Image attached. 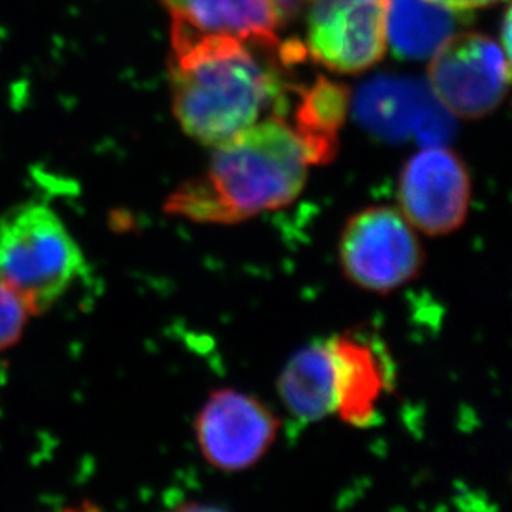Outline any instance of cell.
I'll list each match as a JSON object with an SVG mask.
<instances>
[{"mask_svg": "<svg viewBox=\"0 0 512 512\" xmlns=\"http://www.w3.org/2000/svg\"><path fill=\"white\" fill-rule=\"evenodd\" d=\"M309 166L292 126L272 115L214 146L208 173L179 184L165 211L193 223H242L294 203Z\"/></svg>", "mask_w": 512, "mask_h": 512, "instance_id": "1", "label": "cell"}, {"mask_svg": "<svg viewBox=\"0 0 512 512\" xmlns=\"http://www.w3.org/2000/svg\"><path fill=\"white\" fill-rule=\"evenodd\" d=\"M173 113L184 133L218 146L256 123L262 110L284 103L282 85L247 44L231 37H171Z\"/></svg>", "mask_w": 512, "mask_h": 512, "instance_id": "2", "label": "cell"}, {"mask_svg": "<svg viewBox=\"0 0 512 512\" xmlns=\"http://www.w3.org/2000/svg\"><path fill=\"white\" fill-rule=\"evenodd\" d=\"M83 271L82 249L54 209L30 201L0 216V281L30 315L52 309Z\"/></svg>", "mask_w": 512, "mask_h": 512, "instance_id": "3", "label": "cell"}, {"mask_svg": "<svg viewBox=\"0 0 512 512\" xmlns=\"http://www.w3.org/2000/svg\"><path fill=\"white\" fill-rule=\"evenodd\" d=\"M425 262L418 231L395 206H368L343 224L340 269L358 289L377 295L397 292L420 277Z\"/></svg>", "mask_w": 512, "mask_h": 512, "instance_id": "4", "label": "cell"}, {"mask_svg": "<svg viewBox=\"0 0 512 512\" xmlns=\"http://www.w3.org/2000/svg\"><path fill=\"white\" fill-rule=\"evenodd\" d=\"M398 209L428 237L450 236L468 221L473 181L468 166L445 145L421 146L401 168Z\"/></svg>", "mask_w": 512, "mask_h": 512, "instance_id": "5", "label": "cell"}, {"mask_svg": "<svg viewBox=\"0 0 512 512\" xmlns=\"http://www.w3.org/2000/svg\"><path fill=\"white\" fill-rule=\"evenodd\" d=\"M281 426V418L264 401L219 388L198 411L194 436L209 466L221 473H242L271 451Z\"/></svg>", "mask_w": 512, "mask_h": 512, "instance_id": "6", "label": "cell"}, {"mask_svg": "<svg viewBox=\"0 0 512 512\" xmlns=\"http://www.w3.org/2000/svg\"><path fill=\"white\" fill-rule=\"evenodd\" d=\"M353 112L368 133L392 143L445 145L456 128L450 110L430 85L413 77L382 75L368 80L358 88Z\"/></svg>", "mask_w": 512, "mask_h": 512, "instance_id": "7", "label": "cell"}, {"mask_svg": "<svg viewBox=\"0 0 512 512\" xmlns=\"http://www.w3.org/2000/svg\"><path fill=\"white\" fill-rule=\"evenodd\" d=\"M431 58V90L451 115L483 118L506 97L509 55L486 35H453Z\"/></svg>", "mask_w": 512, "mask_h": 512, "instance_id": "8", "label": "cell"}, {"mask_svg": "<svg viewBox=\"0 0 512 512\" xmlns=\"http://www.w3.org/2000/svg\"><path fill=\"white\" fill-rule=\"evenodd\" d=\"M309 9L307 50L332 72H365L385 54V0H314Z\"/></svg>", "mask_w": 512, "mask_h": 512, "instance_id": "9", "label": "cell"}, {"mask_svg": "<svg viewBox=\"0 0 512 512\" xmlns=\"http://www.w3.org/2000/svg\"><path fill=\"white\" fill-rule=\"evenodd\" d=\"M325 343L334 373V413L353 428L375 425L383 397L390 390L385 355L353 332L335 335Z\"/></svg>", "mask_w": 512, "mask_h": 512, "instance_id": "10", "label": "cell"}, {"mask_svg": "<svg viewBox=\"0 0 512 512\" xmlns=\"http://www.w3.org/2000/svg\"><path fill=\"white\" fill-rule=\"evenodd\" d=\"M171 15V37L218 35L272 49L279 45L269 0H160Z\"/></svg>", "mask_w": 512, "mask_h": 512, "instance_id": "11", "label": "cell"}, {"mask_svg": "<svg viewBox=\"0 0 512 512\" xmlns=\"http://www.w3.org/2000/svg\"><path fill=\"white\" fill-rule=\"evenodd\" d=\"M471 15L435 0H385V37L403 60H426L469 24Z\"/></svg>", "mask_w": 512, "mask_h": 512, "instance_id": "12", "label": "cell"}, {"mask_svg": "<svg viewBox=\"0 0 512 512\" xmlns=\"http://www.w3.org/2000/svg\"><path fill=\"white\" fill-rule=\"evenodd\" d=\"M276 388L295 421L315 423L332 415L334 373L327 343H310L295 352L277 378Z\"/></svg>", "mask_w": 512, "mask_h": 512, "instance_id": "13", "label": "cell"}, {"mask_svg": "<svg viewBox=\"0 0 512 512\" xmlns=\"http://www.w3.org/2000/svg\"><path fill=\"white\" fill-rule=\"evenodd\" d=\"M350 107L347 87L319 77L302 88L295 105L294 130L310 165H327L339 153V133Z\"/></svg>", "mask_w": 512, "mask_h": 512, "instance_id": "14", "label": "cell"}, {"mask_svg": "<svg viewBox=\"0 0 512 512\" xmlns=\"http://www.w3.org/2000/svg\"><path fill=\"white\" fill-rule=\"evenodd\" d=\"M29 315V309L19 295L0 281V353L19 342Z\"/></svg>", "mask_w": 512, "mask_h": 512, "instance_id": "15", "label": "cell"}, {"mask_svg": "<svg viewBox=\"0 0 512 512\" xmlns=\"http://www.w3.org/2000/svg\"><path fill=\"white\" fill-rule=\"evenodd\" d=\"M276 14L277 24L285 25L294 22L302 10L312 5L314 0H269Z\"/></svg>", "mask_w": 512, "mask_h": 512, "instance_id": "16", "label": "cell"}, {"mask_svg": "<svg viewBox=\"0 0 512 512\" xmlns=\"http://www.w3.org/2000/svg\"><path fill=\"white\" fill-rule=\"evenodd\" d=\"M435 2L446 5L450 9L468 12V10L481 9V7L498 4L499 0H435Z\"/></svg>", "mask_w": 512, "mask_h": 512, "instance_id": "17", "label": "cell"}, {"mask_svg": "<svg viewBox=\"0 0 512 512\" xmlns=\"http://www.w3.org/2000/svg\"><path fill=\"white\" fill-rule=\"evenodd\" d=\"M501 37H503V50L506 55H509V47H511V14H509V9L504 14L503 35Z\"/></svg>", "mask_w": 512, "mask_h": 512, "instance_id": "18", "label": "cell"}]
</instances>
